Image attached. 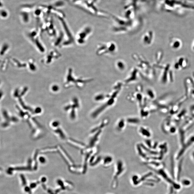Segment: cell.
<instances>
[{
  "instance_id": "6da1fadb",
  "label": "cell",
  "mask_w": 194,
  "mask_h": 194,
  "mask_svg": "<svg viewBox=\"0 0 194 194\" xmlns=\"http://www.w3.org/2000/svg\"><path fill=\"white\" fill-rule=\"evenodd\" d=\"M105 54L107 53L113 54L117 50V47L114 42H110L106 44H102L99 45L98 49V53L99 54Z\"/></svg>"
},
{
  "instance_id": "7a4b0ae2",
  "label": "cell",
  "mask_w": 194,
  "mask_h": 194,
  "mask_svg": "<svg viewBox=\"0 0 194 194\" xmlns=\"http://www.w3.org/2000/svg\"><path fill=\"white\" fill-rule=\"evenodd\" d=\"M116 65L117 68L121 71L125 70L126 68V66H125V63L121 60H118L117 61V62H116Z\"/></svg>"
}]
</instances>
